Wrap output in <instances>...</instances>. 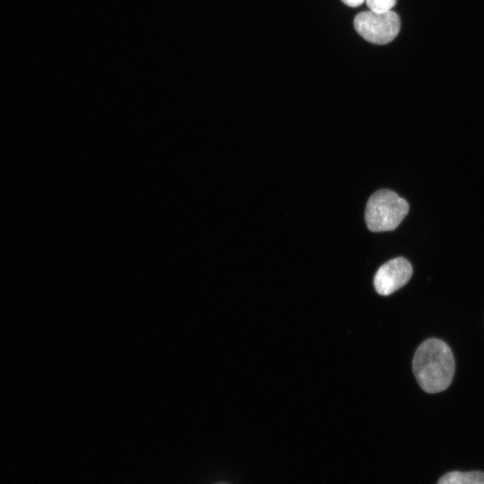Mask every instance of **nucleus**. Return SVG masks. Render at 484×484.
Here are the masks:
<instances>
[{"label": "nucleus", "mask_w": 484, "mask_h": 484, "mask_svg": "<svg viewBox=\"0 0 484 484\" xmlns=\"http://www.w3.org/2000/svg\"><path fill=\"white\" fill-rule=\"evenodd\" d=\"M412 369L419 386L428 393H440L451 384L454 359L448 345L439 339H428L416 350Z\"/></svg>", "instance_id": "nucleus-1"}, {"label": "nucleus", "mask_w": 484, "mask_h": 484, "mask_svg": "<svg viewBox=\"0 0 484 484\" xmlns=\"http://www.w3.org/2000/svg\"><path fill=\"white\" fill-rule=\"evenodd\" d=\"M409 212L407 201L396 193L382 189L368 199L365 220L369 230L383 232L395 229Z\"/></svg>", "instance_id": "nucleus-2"}, {"label": "nucleus", "mask_w": 484, "mask_h": 484, "mask_svg": "<svg viewBox=\"0 0 484 484\" xmlns=\"http://www.w3.org/2000/svg\"><path fill=\"white\" fill-rule=\"evenodd\" d=\"M356 31L367 41L385 45L395 39L401 28L399 15L390 10L385 13L365 11L354 18Z\"/></svg>", "instance_id": "nucleus-3"}, {"label": "nucleus", "mask_w": 484, "mask_h": 484, "mask_svg": "<svg viewBox=\"0 0 484 484\" xmlns=\"http://www.w3.org/2000/svg\"><path fill=\"white\" fill-rule=\"evenodd\" d=\"M412 275V267L402 257L393 258L379 267L374 277L378 294L387 296L403 287Z\"/></svg>", "instance_id": "nucleus-4"}, {"label": "nucleus", "mask_w": 484, "mask_h": 484, "mask_svg": "<svg viewBox=\"0 0 484 484\" xmlns=\"http://www.w3.org/2000/svg\"><path fill=\"white\" fill-rule=\"evenodd\" d=\"M436 484H484V472L474 471H450L444 474Z\"/></svg>", "instance_id": "nucleus-5"}, {"label": "nucleus", "mask_w": 484, "mask_h": 484, "mask_svg": "<svg viewBox=\"0 0 484 484\" xmlns=\"http://www.w3.org/2000/svg\"><path fill=\"white\" fill-rule=\"evenodd\" d=\"M370 11L385 13L390 11L396 4V0H365Z\"/></svg>", "instance_id": "nucleus-6"}, {"label": "nucleus", "mask_w": 484, "mask_h": 484, "mask_svg": "<svg viewBox=\"0 0 484 484\" xmlns=\"http://www.w3.org/2000/svg\"><path fill=\"white\" fill-rule=\"evenodd\" d=\"M346 5L350 7H357L362 4L365 0H341Z\"/></svg>", "instance_id": "nucleus-7"}]
</instances>
